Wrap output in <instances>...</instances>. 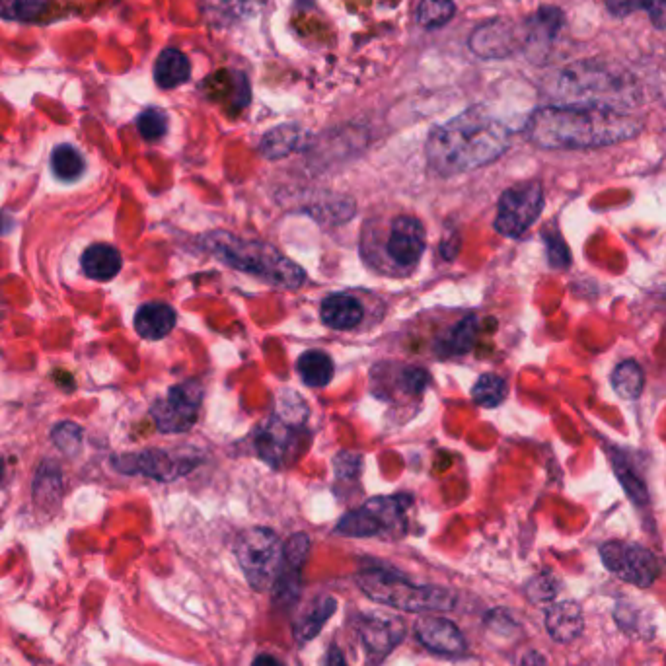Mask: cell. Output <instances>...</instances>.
Here are the masks:
<instances>
[{
    "label": "cell",
    "mask_w": 666,
    "mask_h": 666,
    "mask_svg": "<svg viewBox=\"0 0 666 666\" xmlns=\"http://www.w3.org/2000/svg\"><path fill=\"white\" fill-rule=\"evenodd\" d=\"M546 628L555 641L567 643L583 629V614L575 602H559L546 612Z\"/></svg>",
    "instance_id": "21"
},
{
    "label": "cell",
    "mask_w": 666,
    "mask_h": 666,
    "mask_svg": "<svg viewBox=\"0 0 666 666\" xmlns=\"http://www.w3.org/2000/svg\"><path fill=\"white\" fill-rule=\"evenodd\" d=\"M415 637L431 651L441 655H462L466 651V639L462 631L456 628L452 622L437 618V616H425L419 618L413 626Z\"/></svg>",
    "instance_id": "16"
},
{
    "label": "cell",
    "mask_w": 666,
    "mask_h": 666,
    "mask_svg": "<svg viewBox=\"0 0 666 666\" xmlns=\"http://www.w3.org/2000/svg\"><path fill=\"white\" fill-rule=\"evenodd\" d=\"M515 28L509 22L495 20L472 36V49L481 57H507L515 51Z\"/></svg>",
    "instance_id": "18"
},
{
    "label": "cell",
    "mask_w": 666,
    "mask_h": 666,
    "mask_svg": "<svg viewBox=\"0 0 666 666\" xmlns=\"http://www.w3.org/2000/svg\"><path fill=\"white\" fill-rule=\"evenodd\" d=\"M456 14V4L452 0H421L417 6L419 26L433 30L448 24Z\"/></svg>",
    "instance_id": "32"
},
{
    "label": "cell",
    "mask_w": 666,
    "mask_h": 666,
    "mask_svg": "<svg viewBox=\"0 0 666 666\" xmlns=\"http://www.w3.org/2000/svg\"><path fill=\"white\" fill-rule=\"evenodd\" d=\"M121 256L110 244H94L82 256V269L94 281H110L121 271Z\"/></svg>",
    "instance_id": "26"
},
{
    "label": "cell",
    "mask_w": 666,
    "mask_h": 666,
    "mask_svg": "<svg viewBox=\"0 0 666 666\" xmlns=\"http://www.w3.org/2000/svg\"><path fill=\"white\" fill-rule=\"evenodd\" d=\"M409 505V495L374 497L363 507L341 518L335 526V534L349 538L400 536L406 528V511Z\"/></svg>",
    "instance_id": "7"
},
{
    "label": "cell",
    "mask_w": 666,
    "mask_h": 666,
    "mask_svg": "<svg viewBox=\"0 0 666 666\" xmlns=\"http://www.w3.org/2000/svg\"><path fill=\"white\" fill-rule=\"evenodd\" d=\"M326 666H347L345 665L343 655L339 653L337 647H332V649H330V655H328V663H326Z\"/></svg>",
    "instance_id": "39"
},
{
    "label": "cell",
    "mask_w": 666,
    "mask_h": 666,
    "mask_svg": "<svg viewBox=\"0 0 666 666\" xmlns=\"http://www.w3.org/2000/svg\"><path fill=\"white\" fill-rule=\"evenodd\" d=\"M641 119L622 108L594 104L546 106L526 121V137L548 150H583L612 147L637 137Z\"/></svg>",
    "instance_id": "1"
},
{
    "label": "cell",
    "mask_w": 666,
    "mask_h": 666,
    "mask_svg": "<svg viewBox=\"0 0 666 666\" xmlns=\"http://www.w3.org/2000/svg\"><path fill=\"white\" fill-rule=\"evenodd\" d=\"M357 585L370 600L406 612H446L456 604V594L435 587L415 585L404 575L384 567H369L357 575Z\"/></svg>",
    "instance_id": "5"
},
{
    "label": "cell",
    "mask_w": 666,
    "mask_h": 666,
    "mask_svg": "<svg viewBox=\"0 0 666 666\" xmlns=\"http://www.w3.org/2000/svg\"><path fill=\"white\" fill-rule=\"evenodd\" d=\"M178 316L170 304L164 302H148L143 304L135 314V330L150 341L164 339L176 328Z\"/></svg>",
    "instance_id": "19"
},
{
    "label": "cell",
    "mask_w": 666,
    "mask_h": 666,
    "mask_svg": "<svg viewBox=\"0 0 666 666\" xmlns=\"http://www.w3.org/2000/svg\"><path fill=\"white\" fill-rule=\"evenodd\" d=\"M199 244L226 267L254 275L267 285L298 289L306 281V271L269 242L248 240L228 230H211L201 236Z\"/></svg>",
    "instance_id": "4"
},
{
    "label": "cell",
    "mask_w": 666,
    "mask_h": 666,
    "mask_svg": "<svg viewBox=\"0 0 666 666\" xmlns=\"http://www.w3.org/2000/svg\"><path fill=\"white\" fill-rule=\"evenodd\" d=\"M507 398V382L503 376L487 372L481 374L478 382L472 388V400L476 406L485 407V409H493V407L501 406Z\"/></svg>",
    "instance_id": "29"
},
{
    "label": "cell",
    "mask_w": 666,
    "mask_h": 666,
    "mask_svg": "<svg viewBox=\"0 0 666 666\" xmlns=\"http://www.w3.org/2000/svg\"><path fill=\"white\" fill-rule=\"evenodd\" d=\"M49 0H0V16L14 20H34Z\"/></svg>",
    "instance_id": "34"
},
{
    "label": "cell",
    "mask_w": 666,
    "mask_h": 666,
    "mask_svg": "<svg viewBox=\"0 0 666 666\" xmlns=\"http://www.w3.org/2000/svg\"><path fill=\"white\" fill-rule=\"evenodd\" d=\"M645 386L643 369L635 361H624L612 372V388L618 396L626 400H635L641 396Z\"/></svg>",
    "instance_id": "30"
},
{
    "label": "cell",
    "mask_w": 666,
    "mask_h": 666,
    "mask_svg": "<svg viewBox=\"0 0 666 666\" xmlns=\"http://www.w3.org/2000/svg\"><path fill=\"white\" fill-rule=\"evenodd\" d=\"M308 552H310V538L306 534L291 536L287 544H283V565L293 571H300Z\"/></svg>",
    "instance_id": "35"
},
{
    "label": "cell",
    "mask_w": 666,
    "mask_h": 666,
    "mask_svg": "<svg viewBox=\"0 0 666 666\" xmlns=\"http://www.w3.org/2000/svg\"><path fill=\"white\" fill-rule=\"evenodd\" d=\"M197 464L199 458L193 454L182 456L168 450H145L141 454L127 456L117 464V468L127 474H143L154 480L172 481L189 474Z\"/></svg>",
    "instance_id": "13"
},
{
    "label": "cell",
    "mask_w": 666,
    "mask_h": 666,
    "mask_svg": "<svg viewBox=\"0 0 666 666\" xmlns=\"http://www.w3.org/2000/svg\"><path fill=\"white\" fill-rule=\"evenodd\" d=\"M544 209V189L536 180L513 185L503 191L497 205L495 230L501 236L518 238L540 219Z\"/></svg>",
    "instance_id": "8"
},
{
    "label": "cell",
    "mask_w": 666,
    "mask_h": 666,
    "mask_svg": "<svg viewBox=\"0 0 666 666\" xmlns=\"http://www.w3.org/2000/svg\"><path fill=\"white\" fill-rule=\"evenodd\" d=\"M511 145L505 123L483 108L456 115L427 139V162L433 172L450 178L497 160Z\"/></svg>",
    "instance_id": "2"
},
{
    "label": "cell",
    "mask_w": 666,
    "mask_h": 666,
    "mask_svg": "<svg viewBox=\"0 0 666 666\" xmlns=\"http://www.w3.org/2000/svg\"><path fill=\"white\" fill-rule=\"evenodd\" d=\"M207 86H209V96L215 102L221 104L226 102L230 108L242 110L250 102V86L244 74L230 73V71L217 73L207 82Z\"/></svg>",
    "instance_id": "20"
},
{
    "label": "cell",
    "mask_w": 666,
    "mask_h": 666,
    "mask_svg": "<svg viewBox=\"0 0 666 666\" xmlns=\"http://www.w3.org/2000/svg\"><path fill=\"white\" fill-rule=\"evenodd\" d=\"M302 443V425L287 417H271L256 435V450L261 460L273 468H285L295 460Z\"/></svg>",
    "instance_id": "12"
},
{
    "label": "cell",
    "mask_w": 666,
    "mask_h": 666,
    "mask_svg": "<svg viewBox=\"0 0 666 666\" xmlns=\"http://www.w3.org/2000/svg\"><path fill=\"white\" fill-rule=\"evenodd\" d=\"M51 168L57 178H61L65 182H73L84 174L86 162H84V156L80 154V150H76L73 145H61L51 154Z\"/></svg>",
    "instance_id": "31"
},
{
    "label": "cell",
    "mask_w": 666,
    "mask_h": 666,
    "mask_svg": "<svg viewBox=\"0 0 666 666\" xmlns=\"http://www.w3.org/2000/svg\"><path fill=\"white\" fill-rule=\"evenodd\" d=\"M302 135H304L302 129L296 127V125L277 127V129L269 131L263 137V141L259 145V152L265 158H271V160L289 156L291 152H295V150L302 147Z\"/></svg>",
    "instance_id": "27"
},
{
    "label": "cell",
    "mask_w": 666,
    "mask_h": 666,
    "mask_svg": "<svg viewBox=\"0 0 666 666\" xmlns=\"http://www.w3.org/2000/svg\"><path fill=\"white\" fill-rule=\"evenodd\" d=\"M361 635L363 643L369 649L370 655L384 657L388 655L406 635V626L400 618H392L386 614L367 616L361 622Z\"/></svg>",
    "instance_id": "17"
},
{
    "label": "cell",
    "mask_w": 666,
    "mask_h": 666,
    "mask_svg": "<svg viewBox=\"0 0 666 666\" xmlns=\"http://www.w3.org/2000/svg\"><path fill=\"white\" fill-rule=\"evenodd\" d=\"M337 608V600L332 596H320L316 600H312L306 610L300 614L298 622L295 626V637L298 643H308L312 641L322 628L326 626V622L330 620L333 612Z\"/></svg>",
    "instance_id": "23"
},
{
    "label": "cell",
    "mask_w": 666,
    "mask_h": 666,
    "mask_svg": "<svg viewBox=\"0 0 666 666\" xmlns=\"http://www.w3.org/2000/svg\"><path fill=\"white\" fill-rule=\"evenodd\" d=\"M600 557L608 571L641 589L651 587L661 573L657 555L639 544L608 542L600 548Z\"/></svg>",
    "instance_id": "10"
},
{
    "label": "cell",
    "mask_w": 666,
    "mask_h": 666,
    "mask_svg": "<svg viewBox=\"0 0 666 666\" xmlns=\"http://www.w3.org/2000/svg\"><path fill=\"white\" fill-rule=\"evenodd\" d=\"M361 293L343 291L326 296L320 304V318L333 332H359L367 326L369 304Z\"/></svg>",
    "instance_id": "14"
},
{
    "label": "cell",
    "mask_w": 666,
    "mask_h": 666,
    "mask_svg": "<svg viewBox=\"0 0 666 666\" xmlns=\"http://www.w3.org/2000/svg\"><path fill=\"white\" fill-rule=\"evenodd\" d=\"M267 0H205V14L213 24L228 26L254 18Z\"/></svg>",
    "instance_id": "22"
},
{
    "label": "cell",
    "mask_w": 666,
    "mask_h": 666,
    "mask_svg": "<svg viewBox=\"0 0 666 666\" xmlns=\"http://www.w3.org/2000/svg\"><path fill=\"white\" fill-rule=\"evenodd\" d=\"M137 129L145 141H150V143L160 141L168 131V117L164 111L150 108L139 115Z\"/></svg>",
    "instance_id": "33"
},
{
    "label": "cell",
    "mask_w": 666,
    "mask_h": 666,
    "mask_svg": "<svg viewBox=\"0 0 666 666\" xmlns=\"http://www.w3.org/2000/svg\"><path fill=\"white\" fill-rule=\"evenodd\" d=\"M333 370L335 367L332 357L320 349H308L296 361V372L300 380L310 388L328 386L332 382Z\"/></svg>",
    "instance_id": "24"
},
{
    "label": "cell",
    "mask_w": 666,
    "mask_h": 666,
    "mask_svg": "<svg viewBox=\"0 0 666 666\" xmlns=\"http://www.w3.org/2000/svg\"><path fill=\"white\" fill-rule=\"evenodd\" d=\"M252 666H287L285 663H281L277 657H273V655H258L256 659H254V663H252Z\"/></svg>",
    "instance_id": "38"
},
{
    "label": "cell",
    "mask_w": 666,
    "mask_h": 666,
    "mask_svg": "<svg viewBox=\"0 0 666 666\" xmlns=\"http://www.w3.org/2000/svg\"><path fill=\"white\" fill-rule=\"evenodd\" d=\"M429 382V370L415 365L378 363L372 369V386L376 388V398H382L396 406L421 400Z\"/></svg>",
    "instance_id": "11"
},
{
    "label": "cell",
    "mask_w": 666,
    "mask_h": 666,
    "mask_svg": "<svg viewBox=\"0 0 666 666\" xmlns=\"http://www.w3.org/2000/svg\"><path fill=\"white\" fill-rule=\"evenodd\" d=\"M481 333L478 314H464L439 332L433 341V355L437 359H458L474 351Z\"/></svg>",
    "instance_id": "15"
},
{
    "label": "cell",
    "mask_w": 666,
    "mask_h": 666,
    "mask_svg": "<svg viewBox=\"0 0 666 666\" xmlns=\"http://www.w3.org/2000/svg\"><path fill=\"white\" fill-rule=\"evenodd\" d=\"M203 386L197 380H185L170 388L164 400H158L150 413L160 433L178 435L195 427L203 404Z\"/></svg>",
    "instance_id": "9"
},
{
    "label": "cell",
    "mask_w": 666,
    "mask_h": 666,
    "mask_svg": "<svg viewBox=\"0 0 666 666\" xmlns=\"http://www.w3.org/2000/svg\"><path fill=\"white\" fill-rule=\"evenodd\" d=\"M191 65L180 49H164L154 65V80L160 88H178L189 80Z\"/></svg>",
    "instance_id": "25"
},
{
    "label": "cell",
    "mask_w": 666,
    "mask_h": 666,
    "mask_svg": "<svg viewBox=\"0 0 666 666\" xmlns=\"http://www.w3.org/2000/svg\"><path fill=\"white\" fill-rule=\"evenodd\" d=\"M427 230L413 215L372 219L361 234V256L376 273L404 279L421 263Z\"/></svg>",
    "instance_id": "3"
},
{
    "label": "cell",
    "mask_w": 666,
    "mask_h": 666,
    "mask_svg": "<svg viewBox=\"0 0 666 666\" xmlns=\"http://www.w3.org/2000/svg\"><path fill=\"white\" fill-rule=\"evenodd\" d=\"M546 246H548V258H550V265L555 269H565L571 263V256H569V248L565 246L563 238L555 232V234H546Z\"/></svg>",
    "instance_id": "36"
},
{
    "label": "cell",
    "mask_w": 666,
    "mask_h": 666,
    "mask_svg": "<svg viewBox=\"0 0 666 666\" xmlns=\"http://www.w3.org/2000/svg\"><path fill=\"white\" fill-rule=\"evenodd\" d=\"M236 557L254 591H271L283 569V544L269 528H248L236 540Z\"/></svg>",
    "instance_id": "6"
},
{
    "label": "cell",
    "mask_w": 666,
    "mask_h": 666,
    "mask_svg": "<svg viewBox=\"0 0 666 666\" xmlns=\"http://www.w3.org/2000/svg\"><path fill=\"white\" fill-rule=\"evenodd\" d=\"M637 8H643L657 30H666V0H633Z\"/></svg>",
    "instance_id": "37"
},
{
    "label": "cell",
    "mask_w": 666,
    "mask_h": 666,
    "mask_svg": "<svg viewBox=\"0 0 666 666\" xmlns=\"http://www.w3.org/2000/svg\"><path fill=\"white\" fill-rule=\"evenodd\" d=\"M2 476H4V462H2V458H0V480H2Z\"/></svg>",
    "instance_id": "40"
},
{
    "label": "cell",
    "mask_w": 666,
    "mask_h": 666,
    "mask_svg": "<svg viewBox=\"0 0 666 666\" xmlns=\"http://www.w3.org/2000/svg\"><path fill=\"white\" fill-rule=\"evenodd\" d=\"M563 26V12L557 8H540L526 24V37L530 45L550 43Z\"/></svg>",
    "instance_id": "28"
}]
</instances>
